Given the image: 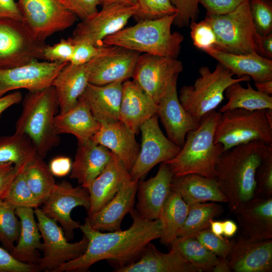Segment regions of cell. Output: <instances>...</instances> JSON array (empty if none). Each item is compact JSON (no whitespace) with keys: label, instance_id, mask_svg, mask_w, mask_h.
I'll return each mask as SVG.
<instances>
[{"label":"cell","instance_id":"cell-31","mask_svg":"<svg viewBox=\"0 0 272 272\" xmlns=\"http://www.w3.org/2000/svg\"><path fill=\"white\" fill-rule=\"evenodd\" d=\"M91 61L79 65L69 62L54 79L52 86L56 92L60 113L72 108L86 88Z\"/></svg>","mask_w":272,"mask_h":272},{"label":"cell","instance_id":"cell-41","mask_svg":"<svg viewBox=\"0 0 272 272\" xmlns=\"http://www.w3.org/2000/svg\"><path fill=\"white\" fill-rule=\"evenodd\" d=\"M23 170L20 171L13 179L5 200L16 208H29L35 209L42 205V202L30 188Z\"/></svg>","mask_w":272,"mask_h":272},{"label":"cell","instance_id":"cell-40","mask_svg":"<svg viewBox=\"0 0 272 272\" xmlns=\"http://www.w3.org/2000/svg\"><path fill=\"white\" fill-rule=\"evenodd\" d=\"M15 210L6 200H0V242L9 252L17 242L20 231V221Z\"/></svg>","mask_w":272,"mask_h":272},{"label":"cell","instance_id":"cell-60","mask_svg":"<svg viewBox=\"0 0 272 272\" xmlns=\"http://www.w3.org/2000/svg\"><path fill=\"white\" fill-rule=\"evenodd\" d=\"M255 86L256 90L266 95H272V80L261 82H255Z\"/></svg>","mask_w":272,"mask_h":272},{"label":"cell","instance_id":"cell-1","mask_svg":"<svg viewBox=\"0 0 272 272\" xmlns=\"http://www.w3.org/2000/svg\"><path fill=\"white\" fill-rule=\"evenodd\" d=\"M130 214L132 223L129 228L123 231L102 233L92 228L85 220L79 227L88 240L85 252L52 272L87 271L93 264L103 260L114 262L117 267L137 260L148 243L160 238L162 227L159 219H144L134 209Z\"/></svg>","mask_w":272,"mask_h":272},{"label":"cell","instance_id":"cell-57","mask_svg":"<svg viewBox=\"0 0 272 272\" xmlns=\"http://www.w3.org/2000/svg\"><path fill=\"white\" fill-rule=\"evenodd\" d=\"M22 100V95L19 91H15L0 97V118L6 110L19 103Z\"/></svg>","mask_w":272,"mask_h":272},{"label":"cell","instance_id":"cell-36","mask_svg":"<svg viewBox=\"0 0 272 272\" xmlns=\"http://www.w3.org/2000/svg\"><path fill=\"white\" fill-rule=\"evenodd\" d=\"M37 155L35 147L25 134L15 132L0 137V163L11 162L25 168Z\"/></svg>","mask_w":272,"mask_h":272},{"label":"cell","instance_id":"cell-3","mask_svg":"<svg viewBox=\"0 0 272 272\" xmlns=\"http://www.w3.org/2000/svg\"><path fill=\"white\" fill-rule=\"evenodd\" d=\"M221 112L215 110L205 115L199 126L189 131L178 153L166 162L173 177L196 174L216 179V168L224 152L222 144L214 143V134Z\"/></svg>","mask_w":272,"mask_h":272},{"label":"cell","instance_id":"cell-62","mask_svg":"<svg viewBox=\"0 0 272 272\" xmlns=\"http://www.w3.org/2000/svg\"><path fill=\"white\" fill-rule=\"evenodd\" d=\"M109 4L134 6H136L137 0H101V6Z\"/></svg>","mask_w":272,"mask_h":272},{"label":"cell","instance_id":"cell-18","mask_svg":"<svg viewBox=\"0 0 272 272\" xmlns=\"http://www.w3.org/2000/svg\"><path fill=\"white\" fill-rule=\"evenodd\" d=\"M139 52L115 46L108 53L91 61L89 83L104 85L124 82L132 76Z\"/></svg>","mask_w":272,"mask_h":272},{"label":"cell","instance_id":"cell-32","mask_svg":"<svg viewBox=\"0 0 272 272\" xmlns=\"http://www.w3.org/2000/svg\"><path fill=\"white\" fill-rule=\"evenodd\" d=\"M16 214L20 221L18 239L10 253L16 259L25 263L37 264L39 252L44 249L41 235L35 219L34 209L16 208Z\"/></svg>","mask_w":272,"mask_h":272},{"label":"cell","instance_id":"cell-4","mask_svg":"<svg viewBox=\"0 0 272 272\" xmlns=\"http://www.w3.org/2000/svg\"><path fill=\"white\" fill-rule=\"evenodd\" d=\"M176 14L144 20L107 37L105 45L121 47L140 52L177 58L183 35L171 31Z\"/></svg>","mask_w":272,"mask_h":272},{"label":"cell","instance_id":"cell-5","mask_svg":"<svg viewBox=\"0 0 272 272\" xmlns=\"http://www.w3.org/2000/svg\"><path fill=\"white\" fill-rule=\"evenodd\" d=\"M58 107L56 92L52 86L29 92L24 98L22 113L16 123L15 132L28 137L37 155L42 159L60 141L54 126Z\"/></svg>","mask_w":272,"mask_h":272},{"label":"cell","instance_id":"cell-17","mask_svg":"<svg viewBox=\"0 0 272 272\" xmlns=\"http://www.w3.org/2000/svg\"><path fill=\"white\" fill-rule=\"evenodd\" d=\"M178 77L172 79L157 103L156 114L160 119L168 139L181 148L187 132L196 129L200 122L180 102L177 90Z\"/></svg>","mask_w":272,"mask_h":272},{"label":"cell","instance_id":"cell-39","mask_svg":"<svg viewBox=\"0 0 272 272\" xmlns=\"http://www.w3.org/2000/svg\"><path fill=\"white\" fill-rule=\"evenodd\" d=\"M188 262L201 271H212L218 258L195 237H177L171 244Z\"/></svg>","mask_w":272,"mask_h":272},{"label":"cell","instance_id":"cell-46","mask_svg":"<svg viewBox=\"0 0 272 272\" xmlns=\"http://www.w3.org/2000/svg\"><path fill=\"white\" fill-rule=\"evenodd\" d=\"M195 238L217 257H228L232 242L217 236L211 232L210 228L200 232Z\"/></svg>","mask_w":272,"mask_h":272},{"label":"cell","instance_id":"cell-49","mask_svg":"<svg viewBox=\"0 0 272 272\" xmlns=\"http://www.w3.org/2000/svg\"><path fill=\"white\" fill-rule=\"evenodd\" d=\"M74 44L68 38L61 39L52 45H46L43 51V59L50 62H70Z\"/></svg>","mask_w":272,"mask_h":272},{"label":"cell","instance_id":"cell-59","mask_svg":"<svg viewBox=\"0 0 272 272\" xmlns=\"http://www.w3.org/2000/svg\"><path fill=\"white\" fill-rule=\"evenodd\" d=\"M216 264L213 267V272H231V269L228 258L219 257Z\"/></svg>","mask_w":272,"mask_h":272},{"label":"cell","instance_id":"cell-54","mask_svg":"<svg viewBox=\"0 0 272 272\" xmlns=\"http://www.w3.org/2000/svg\"><path fill=\"white\" fill-rule=\"evenodd\" d=\"M71 159L66 156H58L53 158L48 166L53 176L62 177L71 173L72 168Z\"/></svg>","mask_w":272,"mask_h":272},{"label":"cell","instance_id":"cell-2","mask_svg":"<svg viewBox=\"0 0 272 272\" xmlns=\"http://www.w3.org/2000/svg\"><path fill=\"white\" fill-rule=\"evenodd\" d=\"M271 153L272 146L253 141L222 154L216 168V180L234 214L255 196L256 171Z\"/></svg>","mask_w":272,"mask_h":272},{"label":"cell","instance_id":"cell-51","mask_svg":"<svg viewBox=\"0 0 272 272\" xmlns=\"http://www.w3.org/2000/svg\"><path fill=\"white\" fill-rule=\"evenodd\" d=\"M65 6L82 21L98 11L101 0H63Z\"/></svg>","mask_w":272,"mask_h":272},{"label":"cell","instance_id":"cell-16","mask_svg":"<svg viewBox=\"0 0 272 272\" xmlns=\"http://www.w3.org/2000/svg\"><path fill=\"white\" fill-rule=\"evenodd\" d=\"M42 205V212L60 224L69 240L73 239L74 230L81 225L72 218V211L77 207H83L88 211L90 206V195L88 189L82 186L73 187L63 181L56 183Z\"/></svg>","mask_w":272,"mask_h":272},{"label":"cell","instance_id":"cell-6","mask_svg":"<svg viewBox=\"0 0 272 272\" xmlns=\"http://www.w3.org/2000/svg\"><path fill=\"white\" fill-rule=\"evenodd\" d=\"M198 72L199 76L193 85L183 86L178 97L184 109L199 122L223 101L228 87L236 83L248 82L251 79L248 76L234 78L233 73L219 62L213 71L202 66Z\"/></svg>","mask_w":272,"mask_h":272},{"label":"cell","instance_id":"cell-53","mask_svg":"<svg viewBox=\"0 0 272 272\" xmlns=\"http://www.w3.org/2000/svg\"><path fill=\"white\" fill-rule=\"evenodd\" d=\"M24 168L11 162L0 163V200L6 198L13 179Z\"/></svg>","mask_w":272,"mask_h":272},{"label":"cell","instance_id":"cell-19","mask_svg":"<svg viewBox=\"0 0 272 272\" xmlns=\"http://www.w3.org/2000/svg\"><path fill=\"white\" fill-rule=\"evenodd\" d=\"M227 258L232 271L271 272L272 240L241 237L232 242Z\"/></svg>","mask_w":272,"mask_h":272},{"label":"cell","instance_id":"cell-61","mask_svg":"<svg viewBox=\"0 0 272 272\" xmlns=\"http://www.w3.org/2000/svg\"><path fill=\"white\" fill-rule=\"evenodd\" d=\"M210 229L211 232L217 236L223 238V222L220 221H214L211 222Z\"/></svg>","mask_w":272,"mask_h":272},{"label":"cell","instance_id":"cell-25","mask_svg":"<svg viewBox=\"0 0 272 272\" xmlns=\"http://www.w3.org/2000/svg\"><path fill=\"white\" fill-rule=\"evenodd\" d=\"M157 104L133 81L122 84L119 120L137 134L141 125L156 114Z\"/></svg>","mask_w":272,"mask_h":272},{"label":"cell","instance_id":"cell-13","mask_svg":"<svg viewBox=\"0 0 272 272\" xmlns=\"http://www.w3.org/2000/svg\"><path fill=\"white\" fill-rule=\"evenodd\" d=\"M140 131L142 133L140 152L129 172L131 178L138 181L155 165L173 158L181 149L164 134L156 114L145 121Z\"/></svg>","mask_w":272,"mask_h":272},{"label":"cell","instance_id":"cell-38","mask_svg":"<svg viewBox=\"0 0 272 272\" xmlns=\"http://www.w3.org/2000/svg\"><path fill=\"white\" fill-rule=\"evenodd\" d=\"M189 207L188 215L177 237H195L209 228L211 222L222 212V207L213 202L196 203Z\"/></svg>","mask_w":272,"mask_h":272},{"label":"cell","instance_id":"cell-56","mask_svg":"<svg viewBox=\"0 0 272 272\" xmlns=\"http://www.w3.org/2000/svg\"><path fill=\"white\" fill-rule=\"evenodd\" d=\"M257 53L268 59L272 58V33L263 36L258 34L257 40Z\"/></svg>","mask_w":272,"mask_h":272},{"label":"cell","instance_id":"cell-14","mask_svg":"<svg viewBox=\"0 0 272 272\" xmlns=\"http://www.w3.org/2000/svg\"><path fill=\"white\" fill-rule=\"evenodd\" d=\"M183 69L182 62L176 58L141 53L131 78L157 104L172 79Z\"/></svg>","mask_w":272,"mask_h":272},{"label":"cell","instance_id":"cell-21","mask_svg":"<svg viewBox=\"0 0 272 272\" xmlns=\"http://www.w3.org/2000/svg\"><path fill=\"white\" fill-rule=\"evenodd\" d=\"M116 272H201L186 261L171 246L168 253L160 251L151 242L148 243L139 258L117 267Z\"/></svg>","mask_w":272,"mask_h":272},{"label":"cell","instance_id":"cell-9","mask_svg":"<svg viewBox=\"0 0 272 272\" xmlns=\"http://www.w3.org/2000/svg\"><path fill=\"white\" fill-rule=\"evenodd\" d=\"M17 3L24 26L41 41L72 27L77 20L59 0H18Z\"/></svg>","mask_w":272,"mask_h":272},{"label":"cell","instance_id":"cell-30","mask_svg":"<svg viewBox=\"0 0 272 272\" xmlns=\"http://www.w3.org/2000/svg\"><path fill=\"white\" fill-rule=\"evenodd\" d=\"M101 124L93 115L87 104L81 97L76 104L69 110L56 115L54 126L58 134L74 135L79 145L91 141L99 130Z\"/></svg>","mask_w":272,"mask_h":272},{"label":"cell","instance_id":"cell-35","mask_svg":"<svg viewBox=\"0 0 272 272\" xmlns=\"http://www.w3.org/2000/svg\"><path fill=\"white\" fill-rule=\"evenodd\" d=\"M227 103L219 110L222 113L226 110L237 108L249 110L272 109V96L254 89L249 83L247 88L240 83L232 84L225 92Z\"/></svg>","mask_w":272,"mask_h":272},{"label":"cell","instance_id":"cell-58","mask_svg":"<svg viewBox=\"0 0 272 272\" xmlns=\"http://www.w3.org/2000/svg\"><path fill=\"white\" fill-rule=\"evenodd\" d=\"M238 230L237 224L232 220H226L223 222V235L225 237H233Z\"/></svg>","mask_w":272,"mask_h":272},{"label":"cell","instance_id":"cell-43","mask_svg":"<svg viewBox=\"0 0 272 272\" xmlns=\"http://www.w3.org/2000/svg\"><path fill=\"white\" fill-rule=\"evenodd\" d=\"M249 5L251 17L257 32L263 36L271 34V1L249 0Z\"/></svg>","mask_w":272,"mask_h":272},{"label":"cell","instance_id":"cell-55","mask_svg":"<svg viewBox=\"0 0 272 272\" xmlns=\"http://www.w3.org/2000/svg\"><path fill=\"white\" fill-rule=\"evenodd\" d=\"M3 19L22 22V16L15 0H0V20Z\"/></svg>","mask_w":272,"mask_h":272},{"label":"cell","instance_id":"cell-8","mask_svg":"<svg viewBox=\"0 0 272 272\" xmlns=\"http://www.w3.org/2000/svg\"><path fill=\"white\" fill-rule=\"evenodd\" d=\"M205 20L216 35L215 49L233 54L257 53L259 33L251 17L249 0L228 13L207 15Z\"/></svg>","mask_w":272,"mask_h":272},{"label":"cell","instance_id":"cell-52","mask_svg":"<svg viewBox=\"0 0 272 272\" xmlns=\"http://www.w3.org/2000/svg\"><path fill=\"white\" fill-rule=\"evenodd\" d=\"M248 0H199V4L207 10V15H223L228 13Z\"/></svg>","mask_w":272,"mask_h":272},{"label":"cell","instance_id":"cell-29","mask_svg":"<svg viewBox=\"0 0 272 272\" xmlns=\"http://www.w3.org/2000/svg\"><path fill=\"white\" fill-rule=\"evenodd\" d=\"M237 78L248 76L255 82L272 80V60L256 52L233 54L215 48L207 51Z\"/></svg>","mask_w":272,"mask_h":272},{"label":"cell","instance_id":"cell-63","mask_svg":"<svg viewBox=\"0 0 272 272\" xmlns=\"http://www.w3.org/2000/svg\"><path fill=\"white\" fill-rule=\"evenodd\" d=\"M265 115L269 123L272 125V109H265Z\"/></svg>","mask_w":272,"mask_h":272},{"label":"cell","instance_id":"cell-11","mask_svg":"<svg viewBox=\"0 0 272 272\" xmlns=\"http://www.w3.org/2000/svg\"><path fill=\"white\" fill-rule=\"evenodd\" d=\"M45 41L35 38L22 21L0 20V69L43 59Z\"/></svg>","mask_w":272,"mask_h":272},{"label":"cell","instance_id":"cell-42","mask_svg":"<svg viewBox=\"0 0 272 272\" xmlns=\"http://www.w3.org/2000/svg\"><path fill=\"white\" fill-rule=\"evenodd\" d=\"M136 6L137 10L133 17L137 22L177 13V10L170 0H137Z\"/></svg>","mask_w":272,"mask_h":272},{"label":"cell","instance_id":"cell-7","mask_svg":"<svg viewBox=\"0 0 272 272\" xmlns=\"http://www.w3.org/2000/svg\"><path fill=\"white\" fill-rule=\"evenodd\" d=\"M253 141L272 146V125L265 109L237 108L221 113L214 134V143L222 145L224 151Z\"/></svg>","mask_w":272,"mask_h":272},{"label":"cell","instance_id":"cell-20","mask_svg":"<svg viewBox=\"0 0 272 272\" xmlns=\"http://www.w3.org/2000/svg\"><path fill=\"white\" fill-rule=\"evenodd\" d=\"M173 173L165 162L161 163L156 175L138 181L136 210L143 218L158 219L162 208L171 192Z\"/></svg>","mask_w":272,"mask_h":272},{"label":"cell","instance_id":"cell-10","mask_svg":"<svg viewBox=\"0 0 272 272\" xmlns=\"http://www.w3.org/2000/svg\"><path fill=\"white\" fill-rule=\"evenodd\" d=\"M38 226L43 240V256L36 264L39 272H52L61 264L82 255L88 240L83 235L81 240L71 243L62 228L54 219L46 216L41 209H34Z\"/></svg>","mask_w":272,"mask_h":272},{"label":"cell","instance_id":"cell-37","mask_svg":"<svg viewBox=\"0 0 272 272\" xmlns=\"http://www.w3.org/2000/svg\"><path fill=\"white\" fill-rule=\"evenodd\" d=\"M23 171L30 188L43 203L56 184L48 166L37 155L27 164Z\"/></svg>","mask_w":272,"mask_h":272},{"label":"cell","instance_id":"cell-33","mask_svg":"<svg viewBox=\"0 0 272 272\" xmlns=\"http://www.w3.org/2000/svg\"><path fill=\"white\" fill-rule=\"evenodd\" d=\"M171 190L178 192L189 206L208 201L228 202L216 179L196 174L173 177Z\"/></svg>","mask_w":272,"mask_h":272},{"label":"cell","instance_id":"cell-22","mask_svg":"<svg viewBox=\"0 0 272 272\" xmlns=\"http://www.w3.org/2000/svg\"><path fill=\"white\" fill-rule=\"evenodd\" d=\"M131 179L129 172L119 158L112 153L109 163L87 189L90 199L88 216L100 211L114 197L123 184Z\"/></svg>","mask_w":272,"mask_h":272},{"label":"cell","instance_id":"cell-23","mask_svg":"<svg viewBox=\"0 0 272 272\" xmlns=\"http://www.w3.org/2000/svg\"><path fill=\"white\" fill-rule=\"evenodd\" d=\"M138 184V181L132 179L126 182L107 205L95 214L88 216L85 220L98 231L121 230L123 219L133 210Z\"/></svg>","mask_w":272,"mask_h":272},{"label":"cell","instance_id":"cell-50","mask_svg":"<svg viewBox=\"0 0 272 272\" xmlns=\"http://www.w3.org/2000/svg\"><path fill=\"white\" fill-rule=\"evenodd\" d=\"M0 272H39L35 264L21 262L0 247Z\"/></svg>","mask_w":272,"mask_h":272},{"label":"cell","instance_id":"cell-34","mask_svg":"<svg viewBox=\"0 0 272 272\" xmlns=\"http://www.w3.org/2000/svg\"><path fill=\"white\" fill-rule=\"evenodd\" d=\"M189 206L178 192L172 190L161 211L159 219L162 224L160 242L170 245L177 238L178 232L188 214Z\"/></svg>","mask_w":272,"mask_h":272},{"label":"cell","instance_id":"cell-48","mask_svg":"<svg viewBox=\"0 0 272 272\" xmlns=\"http://www.w3.org/2000/svg\"><path fill=\"white\" fill-rule=\"evenodd\" d=\"M255 196H272V153L260 164L255 175Z\"/></svg>","mask_w":272,"mask_h":272},{"label":"cell","instance_id":"cell-15","mask_svg":"<svg viewBox=\"0 0 272 272\" xmlns=\"http://www.w3.org/2000/svg\"><path fill=\"white\" fill-rule=\"evenodd\" d=\"M68 63L35 60L19 66L0 69V97L12 91L24 89L33 92L52 86Z\"/></svg>","mask_w":272,"mask_h":272},{"label":"cell","instance_id":"cell-28","mask_svg":"<svg viewBox=\"0 0 272 272\" xmlns=\"http://www.w3.org/2000/svg\"><path fill=\"white\" fill-rule=\"evenodd\" d=\"M112 155L108 149L92 141L79 145L70 178L77 179L81 186L88 189L107 166Z\"/></svg>","mask_w":272,"mask_h":272},{"label":"cell","instance_id":"cell-24","mask_svg":"<svg viewBox=\"0 0 272 272\" xmlns=\"http://www.w3.org/2000/svg\"><path fill=\"white\" fill-rule=\"evenodd\" d=\"M100 124V129L91 141L104 146L115 154L130 172L140 149L135 134L120 120Z\"/></svg>","mask_w":272,"mask_h":272},{"label":"cell","instance_id":"cell-45","mask_svg":"<svg viewBox=\"0 0 272 272\" xmlns=\"http://www.w3.org/2000/svg\"><path fill=\"white\" fill-rule=\"evenodd\" d=\"M74 44V49L70 63L82 64L105 55L111 51L115 46L103 44L96 46L91 43L82 42Z\"/></svg>","mask_w":272,"mask_h":272},{"label":"cell","instance_id":"cell-26","mask_svg":"<svg viewBox=\"0 0 272 272\" xmlns=\"http://www.w3.org/2000/svg\"><path fill=\"white\" fill-rule=\"evenodd\" d=\"M123 83L118 81L104 85L89 83L81 95L100 123L119 120Z\"/></svg>","mask_w":272,"mask_h":272},{"label":"cell","instance_id":"cell-44","mask_svg":"<svg viewBox=\"0 0 272 272\" xmlns=\"http://www.w3.org/2000/svg\"><path fill=\"white\" fill-rule=\"evenodd\" d=\"M190 35L194 45L207 52L215 48L216 37L211 25L205 20L192 22L189 25Z\"/></svg>","mask_w":272,"mask_h":272},{"label":"cell","instance_id":"cell-27","mask_svg":"<svg viewBox=\"0 0 272 272\" xmlns=\"http://www.w3.org/2000/svg\"><path fill=\"white\" fill-rule=\"evenodd\" d=\"M235 215L244 236L272 239V196H254Z\"/></svg>","mask_w":272,"mask_h":272},{"label":"cell","instance_id":"cell-12","mask_svg":"<svg viewBox=\"0 0 272 272\" xmlns=\"http://www.w3.org/2000/svg\"><path fill=\"white\" fill-rule=\"evenodd\" d=\"M137 10V6L102 5L100 11L78 23L69 38L73 44L86 42L101 46L105 38L125 27Z\"/></svg>","mask_w":272,"mask_h":272},{"label":"cell","instance_id":"cell-47","mask_svg":"<svg viewBox=\"0 0 272 272\" xmlns=\"http://www.w3.org/2000/svg\"><path fill=\"white\" fill-rule=\"evenodd\" d=\"M177 10L173 24L179 28L189 26L198 14L199 0H170Z\"/></svg>","mask_w":272,"mask_h":272},{"label":"cell","instance_id":"cell-64","mask_svg":"<svg viewBox=\"0 0 272 272\" xmlns=\"http://www.w3.org/2000/svg\"><path fill=\"white\" fill-rule=\"evenodd\" d=\"M59 1H60L63 4V5H64V1L63 0H59ZM65 6V5H64Z\"/></svg>","mask_w":272,"mask_h":272}]
</instances>
